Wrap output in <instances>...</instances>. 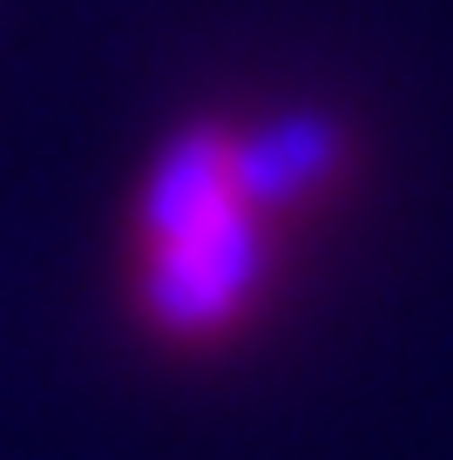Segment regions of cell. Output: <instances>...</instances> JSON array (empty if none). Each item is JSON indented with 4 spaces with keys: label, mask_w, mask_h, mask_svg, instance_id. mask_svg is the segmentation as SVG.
<instances>
[{
    "label": "cell",
    "mask_w": 453,
    "mask_h": 460,
    "mask_svg": "<svg viewBox=\"0 0 453 460\" xmlns=\"http://www.w3.org/2000/svg\"><path fill=\"white\" fill-rule=\"evenodd\" d=\"M325 156L291 136L197 129L156 163L136 210V305L170 339L230 332L271 271V224Z\"/></svg>",
    "instance_id": "obj_1"
}]
</instances>
